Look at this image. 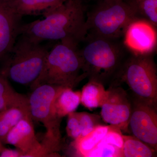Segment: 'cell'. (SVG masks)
Returning a JSON list of instances; mask_svg holds the SVG:
<instances>
[{
    "mask_svg": "<svg viewBox=\"0 0 157 157\" xmlns=\"http://www.w3.org/2000/svg\"><path fill=\"white\" fill-rule=\"evenodd\" d=\"M44 19L21 25L19 35L34 42L59 41L77 47L86 36L82 0H67L43 14Z\"/></svg>",
    "mask_w": 157,
    "mask_h": 157,
    "instance_id": "1",
    "label": "cell"
},
{
    "mask_svg": "<svg viewBox=\"0 0 157 157\" xmlns=\"http://www.w3.org/2000/svg\"><path fill=\"white\" fill-rule=\"evenodd\" d=\"M81 71L82 62L78 48L60 42L48 51L42 72L31 88L45 84L74 88L86 77Z\"/></svg>",
    "mask_w": 157,
    "mask_h": 157,
    "instance_id": "2",
    "label": "cell"
},
{
    "mask_svg": "<svg viewBox=\"0 0 157 157\" xmlns=\"http://www.w3.org/2000/svg\"><path fill=\"white\" fill-rule=\"evenodd\" d=\"M117 39L86 36V43L78 49L82 62V73L89 80L103 85L113 76L122 65L123 48Z\"/></svg>",
    "mask_w": 157,
    "mask_h": 157,
    "instance_id": "3",
    "label": "cell"
},
{
    "mask_svg": "<svg viewBox=\"0 0 157 157\" xmlns=\"http://www.w3.org/2000/svg\"><path fill=\"white\" fill-rule=\"evenodd\" d=\"M98 1L96 7L87 14L86 37L117 39L123 36L130 23L138 18L131 1Z\"/></svg>",
    "mask_w": 157,
    "mask_h": 157,
    "instance_id": "4",
    "label": "cell"
},
{
    "mask_svg": "<svg viewBox=\"0 0 157 157\" xmlns=\"http://www.w3.org/2000/svg\"><path fill=\"white\" fill-rule=\"evenodd\" d=\"M48 51L42 42L19 35L0 71L14 82L30 86L42 72Z\"/></svg>",
    "mask_w": 157,
    "mask_h": 157,
    "instance_id": "5",
    "label": "cell"
},
{
    "mask_svg": "<svg viewBox=\"0 0 157 157\" xmlns=\"http://www.w3.org/2000/svg\"><path fill=\"white\" fill-rule=\"evenodd\" d=\"M119 71L135 98L157 108V67L152 55L132 54Z\"/></svg>",
    "mask_w": 157,
    "mask_h": 157,
    "instance_id": "6",
    "label": "cell"
},
{
    "mask_svg": "<svg viewBox=\"0 0 157 157\" xmlns=\"http://www.w3.org/2000/svg\"><path fill=\"white\" fill-rule=\"evenodd\" d=\"M64 87L55 85H41L33 90L28 97L31 117L33 121L41 123L45 127L46 133L44 137L60 143H62V118L56 114L54 102Z\"/></svg>",
    "mask_w": 157,
    "mask_h": 157,
    "instance_id": "7",
    "label": "cell"
},
{
    "mask_svg": "<svg viewBox=\"0 0 157 157\" xmlns=\"http://www.w3.org/2000/svg\"><path fill=\"white\" fill-rule=\"evenodd\" d=\"M129 129L133 136L157 151V108L135 99Z\"/></svg>",
    "mask_w": 157,
    "mask_h": 157,
    "instance_id": "8",
    "label": "cell"
},
{
    "mask_svg": "<svg viewBox=\"0 0 157 157\" xmlns=\"http://www.w3.org/2000/svg\"><path fill=\"white\" fill-rule=\"evenodd\" d=\"M107 90V95L101 107V117L106 123L126 133L129 131L132 102L122 87L112 86Z\"/></svg>",
    "mask_w": 157,
    "mask_h": 157,
    "instance_id": "9",
    "label": "cell"
},
{
    "mask_svg": "<svg viewBox=\"0 0 157 157\" xmlns=\"http://www.w3.org/2000/svg\"><path fill=\"white\" fill-rule=\"evenodd\" d=\"M155 27L145 20H134L124 33V45L135 55L152 54L157 47Z\"/></svg>",
    "mask_w": 157,
    "mask_h": 157,
    "instance_id": "10",
    "label": "cell"
},
{
    "mask_svg": "<svg viewBox=\"0 0 157 157\" xmlns=\"http://www.w3.org/2000/svg\"><path fill=\"white\" fill-rule=\"evenodd\" d=\"M22 17L14 11L9 0H0V62L7 59L14 47Z\"/></svg>",
    "mask_w": 157,
    "mask_h": 157,
    "instance_id": "11",
    "label": "cell"
},
{
    "mask_svg": "<svg viewBox=\"0 0 157 157\" xmlns=\"http://www.w3.org/2000/svg\"><path fill=\"white\" fill-rule=\"evenodd\" d=\"M5 144L13 145L25 154L24 157L40 146L35 134L33 120L28 118L20 121L8 133Z\"/></svg>",
    "mask_w": 157,
    "mask_h": 157,
    "instance_id": "12",
    "label": "cell"
},
{
    "mask_svg": "<svg viewBox=\"0 0 157 157\" xmlns=\"http://www.w3.org/2000/svg\"><path fill=\"white\" fill-rule=\"evenodd\" d=\"M12 107H19L30 112L28 97L17 92L9 78L0 71V112Z\"/></svg>",
    "mask_w": 157,
    "mask_h": 157,
    "instance_id": "13",
    "label": "cell"
},
{
    "mask_svg": "<svg viewBox=\"0 0 157 157\" xmlns=\"http://www.w3.org/2000/svg\"><path fill=\"white\" fill-rule=\"evenodd\" d=\"M17 14L21 15H43L46 11L64 2L63 0H9Z\"/></svg>",
    "mask_w": 157,
    "mask_h": 157,
    "instance_id": "14",
    "label": "cell"
},
{
    "mask_svg": "<svg viewBox=\"0 0 157 157\" xmlns=\"http://www.w3.org/2000/svg\"><path fill=\"white\" fill-rule=\"evenodd\" d=\"M109 125H100L84 137H78L73 143L77 156L88 157L96 148L109 130Z\"/></svg>",
    "mask_w": 157,
    "mask_h": 157,
    "instance_id": "15",
    "label": "cell"
},
{
    "mask_svg": "<svg viewBox=\"0 0 157 157\" xmlns=\"http://www.w3.org/2000/svg\"><path fill=\"white\" fill-rule=\"evenodd\" d=\"M81 92L74 91L73 89L64 87L55 101L54 109L57 116L62 118L75 112L81 103Z\"/></svg>",
    "mask_w": 157,
    "mask_h": 157,
    "instance_id": "16",
    "label": "cell"
},
{
    "mask_svg": "<svg viewBox=\"0 0 157 157\" xmlns=\"http://www.w3.org/2000/svg\"><path fill=\"white\" fill-rule=\"evenodd\" d=\"M81 93V104L92 110L101 107L107 95V90L101 82L89 80L83 86Z\"/></svg>",
    "mask_w": 157,
    "mask_h": 157,
    "instance_id": "17",
    "label": "cell"
},
{
    "mask_svg": "<svg viewBox=\"0 0 157 157\" xmlns=\"http://www.w3.org/2000/svg\"><path fill=\"white\" fill-rule=\"evenodd\" d=\"M25 118L33 120L29 111L19 107H12L0 112V141L3 144L9 132Z\"/></svg>",
    "mask_w": 157,
    "mask_h": 157,
    "instance_id": "18",
    "label": "cell"
},
{
    "mask_svg": "<svg viewBox=\"0 0 157 157\" xmlns=\"http://www.w3.org/2000/svg\"><path fill=\"white\" fill-rule=\"evenodd\" d=\"M121 157H155L156 151L133 136L123 135Z\"/></svg>",
    "mask_w": 157,
    "mask_h": 157,
    "instance_id": "19",
    "label": "cell"
},
{
    "mask_svg": "<svg viewBox=\"0 0 157 157\" xmlns=\"http://www.w3.org/2000/svg\"><path fill=\"white\" fill-rule=\"evenodd\" d=\"M138 18L157 25V0H130Z\"/></svg>",
    "mask_w": 157,
    "mask_h": 157,
    "instance_id": "20",
    "label": "cell"
},
{
    "mask_svg": "<svg viewBox=\"0 0 157 157\" xmlns=\"http://www.w3.org/2000/svg\"><path fill=\"white\" fill-rule=\"evenodd\" d=\"M78 114L81 131V135L78 137H84L96 127L102 125L100 124L99 115L86 112H78Z\"/></svg>",
    "mask_w": 157,
    "mask_h": 157,
    "instance_id": "21",
    "label": "cell"
},
{
    "mask_svg": "<svg viewBox=\"0 0 157 157\" xmlns=\"http://www.w3.org/2000/svg\"><path fill=\"white\" fill-rule=\"evenodd\" d=\"M103 144H110L122 149L123 145V138L120 129L109 125L107 134L97 146Z\"/></svg>",
    "mask_w": 157,
    "mask_h": 157,
    "instance_id": "22",
    "label": "cell"
},
{
    "mask_svg": "<svg viewBox=\"0 0 157 157\" xmlns=\"http://www.w3.org/2000/svg\"><path fill=\"white\" fill-rule=\"evenodd\" d=\"M121 149L110 144H103L96 147L88 157H121Z\"/></svg>",
    "mask_w": 157,
    "mask_h": 157,
    "instance_id": "23",
    "label": "cell"
},
{
    "mask_svg": "<svg viewBox=\"0 0 157 157\" xmlns=\"http://www.w3.org/2000/svg\"><path fill=\"white\" fill-rule=\"evenodd\" d=\"M66 130L68 136L74 140L81 135V128L78 112H73L68 114Z\"/></svg>",
    "mask_w": 157,
    "mask_h": 157,
    "instance_id": "24",
    "label": "cell"
},
{
    "mask_svg": "<svg viewBox=\"0 0 157 157\" xmlns=\"http://www.w3.org/2000/svg\"><path fill=\"white\" fill-rule=\"evenodd\" d=\"M24 155L18 149H11L4 147L0 152V157H24Z\"/></svg>",
    "mask_w": 157,
    "mask_h": 157,
    "instance_id": "25",
    "label": "cell"
},
{
    "mask_svg": "<svg viewBox=\"0 0 157 157\" xmlns=\"http://www.w3.org/2000/svg\"><path fill=\"white\" fill-rule=\"evenodd\" d=\"M5 147L4 146V144L1 141H0V152L2 151V150Z\"/></svg>",
    "mask_w": 157,
    "mask_h": 157,
    "instance_id": "26",
    "label": "cell"
},
{
    "mask_svg": "<svg viewBox=\"0 0 157 157\" xmlns=\"http://www.w3.org/2000/svg\"><path fill=\"white\" fill-rule=\"evenodd\" d=\"M63 1H64V2H65V1H67V0H63Z\"/></svg>",
    "mask_w": 157,
    "mask_h": 157,
    "instance_id": "27",
    "label": "cell"
}]
</instances>
